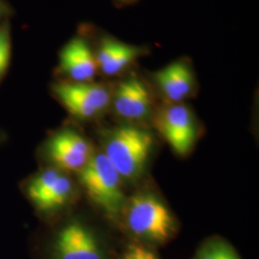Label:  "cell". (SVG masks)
<instances>
[{"mask_svg": "<svg viewBox=\"0 0 259 259\" xmlns=\"http://www.w3.org/2000/svg\"><path fill=\"white\" fill-rule=\"evenodd\" d=\"M152 146L153 137L148 131L123 126L111 134L104 155L121 178L132 180L143 171Z\"/></svg>", "mask_w": 259, "mask_h": 259, "instance_id": "6da1fadb", "label": "cell"}, {"mask_svg": "<svg viewBox=\"0 0 259 259\" xmlns=\"http://www.w3.org/2000/svg\"><path fill=\"white\" fill-rule=\"evenodd\" d=\"M130 231L145 240L163 244L176 232L175 219L154 195L138 194L131 198L127 210Z\"/></svg>", "mask_w": 259, "mask_h": 259, "instance_id": "7a4b0ae2", "label": "cell"}, {"mask_svg": "<svg viewBox=\"0 0 259 259\" xmlns=\"http://www.w3.org/2000/svg\"><path fill=\"white\" fill-rule=\"evenodd\" d=\"M80 172V182L85 192L105 212L115 215L124 203L119 173L104 155L92 156Z\"/></svg>", "mask_w": 259, "mask_h": 259, "instance_id": "3957f363", "label": "cell"}, {"mask_svg": "<svg viewBox=\"0 0 259 259\" xmlns=\"http://www.w3.org/2000/svg\"><path fill=\"white\" fill-rule=\"evenodd\" d=\"M54 92L67 111L82 119L93 118L111 102L107 89L89 82L56 83Z\"/></svg>", "mask_w": 259, "mask_h": 259, "instance_id": "277c9868", "label": "cell"}, {"mask_svg": "<svg viewBox=\"0 0 259 259\" xmlns=\"http://www.w3.org/2000/svg\"><path fill=\"white\" fill-rule=\"evenodd\" d=\"M156 126L169 145L181 156L192 148L196 139L193 115L181 103H174L164 108L156 118Z\"/></svg>", "mask_w": 259, "mask_h": 259, "instance_id": "5b68a950", "label": "cell"}, {"mask_svg": "<svg viewBox=\"0 0 259 259\" xmlns=\"http://www.w3.org/2000/svg\"><path fill=\"white\" fill-rule=\"evenodd\" d=\"M56 259H105L102 249L89 229L72 222L64 227L57 236Z\"/></svg>", "mask_w": 259, "mask_h": 259, "instance_id": "8992f818", "label": "cell"}, {"mask_svg": "<svg viewBox=\"0 0 259 259\" xmlns=\"http://www.w3.org/2000/svg\"><path fill=\"white\" fill-rule=\"evenodd\" d=\"M47 150L56 165L67 171H81L93 156L89 142L71 130L56 134L50 139Z\"/></svg>", "mask_w": 259, "mask_h": 259, "instance_id": "52a82bcc", "label": "cell"}, {"mask_svg": "<svg viewBox=\"0 0 259 259\" xmlns=\"http://www.w3.org/2000/svg\"><path fill=\"white\" fill-rule=\"evenodd\" d=\"M112 103L115 112L129 120L146 118L152 109L148 89L137 77H130L119 83Z\"/></svg>", "mask_w": 259, "mask_h": 259, "instance_id": "ba28073f", "label": "cell"}, {"mask_svg": "<svg viewBox=\"0 0 259 259\" xmlns=\"http://www.w3.org/2000/svg\"><path fill=\"white\" fill-rule=\"evenodd\" d=\"M62 69L75 83L93 80L98 69L95 55L83 38L70 40L61 54Z\"/></svg>", "mask_w": 259, "mask_h": 259, "instance_id": "9c48e42d", "label": "cell"}, {"mask_svg": "<svg viewBox=\"0 0 259 259\" xmlns=\"http://www.w3.org/2000/svg\"><path fill=\"white\" fill-rule=\"evenodd\" d=\"M155 79L169 101L181 103L193 91L194 77L185 62H175L157 71Z\"/></svg>", "mask_w": 259, "mask_h": 259, "instance_id": "30bf717a", "label": "cell"}, {"mask_svg": "<svg viewBox=\"0 0 259 259\" xmlns=\"http://www.w3.org/2000/svg\"><path fill=\"white\" fill-rule=\"evenodd\" d=\"M141 54L140 48L112 38H103L95 59L104 74L113 76L122 72Z\"/></svg>", "mask_w": 259, "mask_h": 259, "instance_id": "8fae6325", "label": "cell"}, {"mask_svg": "<svg viewBox=\"0 0 259 259\" xmlns=\"http://www.w3.org/2000/svg\"><path fill=\"white\" fill-rule=\"evenodd\" d=\"M73 185L67 177L61 174L55 183L51 185L37 202L35 203L38 209L50 211L57 209L68 201L72 194Z\"/></svg>", "mask_w": 259, "mask_h": 259, "instance_id": "7c38bea8", "label": "cell"}, {"mask_svg": "<svg viewBox=\"0 0 259 259\" xmlns=\"http://www.w3.org/2000/svg\"><path fill=\"white\" fill-rule=\"evenodd\" d=\"M61 173L56 169H47L35 177L28 185L27 193L31 201L35 204L37 200L47 192L53 185Z\"/></svg>", "mask_w": 259, "mask_h": 259, "instance_id": "4fadbf2b", "label": "cell"}, {"mask_svg": "<svg viewBox=\"0 0 259 259\" xmlns=\"http://www.w3.org/2000/svg\"><path fill=\"white\" fill-rule=\"evenodd\" d=\"M197 259H240L236 251L226 242L214 240L207 243L199 252Z\"/></svg>", "mask_w": 259, "mask_h": 259, "instance_id": "5bb4252c", "label": "cell"}, {"mask_svg": "<svg viewBox=\"0 0 259 259\" xmlns=\"http://www.w3.org/2000/svg\"><path fill=\"white\" fill-rule=\"evenodd\" d=\"M10 32L6 25L0 27V77L5 72L10 60Z\"/></svg>", "mask_w": 259, "mask_h": 259, "instance_id": "9a60e30c", "label": "cell"}, {"mask_svg": "<svg viewBox=\"0 0 259 259\" xmlns=\"http://www.w3.org/2000/svg\"><path fill=\"white\" fill-rule=\"evenodd\" d=\"M120 259H159L157 257V254L149 250L147 248L137 245V244H132L127 248V250L123 252L121 255Z\"/></svg>", "mask_w": 259, "mask_h": 259, "instance_id": "2e32d148", "label": "cell"}, {"mask_svg": "<svg viewBox=\"0 0 259 259\" xmlns=\"http://www.w3.org/2000/svg\"><path fill=\"white\" fill-rule=\"evenodd\" d=\"M6 13V7L0 2V18Z\"/></svg>", "mask_w": 259, "mask_h": 259, "instance_id": "e0dca14e", "label": "cell"}, {"mask_svg": "<svg viewBox=\"0 0 259 259\" xmlns=\"http://www.w3.org/2000/svg\"><path fill=\"white\" fill-rule=\"evenodd\" d=\"M123 1H133V0H123Z\"/></svg>", "mask_w": 259, "mask_h": 259, "instance_id": "ac0fdd59", "label": "cell"}]
</instances>
